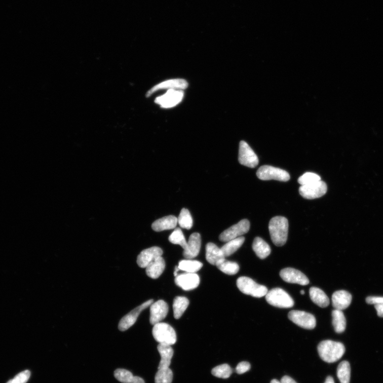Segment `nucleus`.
Wrapping results in <instances>:
<instances>
[{"label":"nucleus","instance_id":"nucleus-7","mask_svg":"<svg viewBox=\"0 0 383 383\" xmlns=\"http://www.w3.org/2000/svg\"><path fill=\"white\" fill-rule=\"evenodd\" d=\"M250 227L249 221L248 219H243L237 224L223 231L219 236V240L222 242H227L238 238L247 233Z\"/></svg>","mask_w":383,"mask_h":383},{"label":"nucleus","instance_id":"nucleus-25","mask_svg":"<svg viewBox=\"0 0 383 383\" xmlns=\"http://www.w3.org/2000/svg\"><path fill=\"white\" fill-rule=\"evenodd\" d=\"M310 294L312 301L319 307L326 308L329 305V298L321 289L312 287L310 289Z\"/></svg>","mask_w":383,"mask_h":383},{"label":"nucleus","instance_id":"nucleus-23","mask_svg":"<svg viewBox=\"0 0 383 383\" xmlns=\"http://www.w3.org/2000/svg\"><path fill=\"white\" fill-rule=\"evenodd\" d=\"M178 223L177 218L172 215L164 217L156 220L152 225V229L156 232L175 229Z\"/></svg>","mask_w":383,"mask_h":383},{"label":"nucleus","instance_id":"nucleus-14","mask_svg":"<svg viewBox=\"0 0 383 383\" xmlns=\"http://www.w3.org/2000/svg\"><path fill=\"white\" fill-rule=\"evenodd\" d=\"M176 284L185 291L193 290L200 284L198 275L196 273H184L177 275L175 280Z\"/></svg>","mask_w":383,"mask_h":383},{"label":"nucleus","instance_id":"nucleus-31","mask_svg":"<svg viewBox=\"0 0 383 383\" xmlns=\"http://www.w3.org/2000/svg\"><path fill=\"white\" fill-rule=\"evenodd\" d=\"M216 266L220 271L229 275H236L240 270L238 263L227 261L225 259L218 263Z\"/></svg>","mask_w":383,"mask_h":383},{"label":"nucleus","instance_id":"nucleus-18","mask_svg":"<svg viewBox=\"0 0 383 383\" xmlns=\"http://www.w3.org/2000/svg\"><path fill=\"white\" fill-rule=\"evenodd\" d=\"M200 234L194 233L190 236L186 248L184 250L183 255L187 259H192L198 256L201 249Z\"/></svg>","mask_w":383,"mask_h":383},{"label":"nucleus","instance_id":"nucleus-43","mask_svg":"<svg viewBox=\"0 0 383 383\" xmlns=\"http://www.w3.org/2000/svg\"><path fill=\"white\" fill-rule=\"evenodd\" d=\"M133 383H145V381L142 378L135 376Z\"/></svg>","mask_w":383,"mask_h":383},{"label":"nucleus","instance_id":"nucleus-29","mask_svg":"<svg viewBox=\"0 0 383 383\" xmlns=\"http://www.w3.org/2000/svg\"><path fill=\"white\" fill-rule=\"evenodd\" d=\"M202 266L203 264L199 261L187 259L180 261L178 267L180 271L188 273H196L201 269Z\"/></svg>","mask_w":383,"mask_h":383},{"label":"nucleus","instance_id":"nucleus-3","mask_svg":"<svg viewBox=\"0 0 383 383\" xmlns=\"http://www.w3.org/2000/svg\"><path fill=\"white\" fill-rule=\"evenodd\" d=\"M152 334L159 344L172 346L176 343L177 335L174 329L165 323H159L154 325Z\"/></svg>","mask_w":383,"mask_h":383},{"label":"nucleus","instance_id":"nucleus-42","mask_svg":"<svg viewBox=\"0 0 383 383\" xmlns=\"http://www.w3.org/2000/svg\"><path fill=\"white\" fill-rule=\"evenodd\" d=\"M281 383H297L293 378L288 376H284L281 380Z\"/></svg>","mask_w":383,"mask_h":383},{"label":"nucleus","instance_id":"nucleus-36","mask_svg":"<svg viewBox=\"0 0 383 383\" xmlns=\"http://www.w3.org/2000/svg\"><path fill=\"white\" fill-rule=\"evenodd\" d=\"M115 378L123 383H133L135 376L129 370L117 369L114 371Z\"/></svg>","mask_w":383,"mask_h":383},{"label":"nucleus","instance_id":"nucleus-9","mask_svg":"<svg viewBox=\"0 0 383 383\" xmlns=\"http://www.w3.org/2000/svg\"><path fill=\"white\" fill-rule=\"evenodd\" d=\"M300 195L304 199L313 200L324 196L327 191V186L323 181L301 185L299 189Z\"/></svg>","mask_w":383,"mask_h":383},{"label":"nucleus","instance_id":"nucleus-30","mask_svg":"<svg viewBox=\"0 0 383 383\" xmlns=\"http://www.w3.org/2000/svg\"><path fill=\"white\" fill-rule=\"evenodd\" d=\"M337 376L340 383H350L351 367L348 361H343L338 365Z\"/></svg>","mask_w":383,"mask_h":383},{"label":"nucleus","instance_id":"nucleus-1","mask_svg":"<svg viewBox=\"0 0 383 383\" xmlns=\"http://www.w3.org/2000/svg\"><path fill=\"white\" fill-rule=\"evenodd\" d=\"M319 356L327 363H333L342 357L346 352L344 345L332 340H325L319 344Z\"/></svg>","mask_w":383,"mask_h":383},{"label":"nucleus","instance_id":"nucleus-38","mask_svg":"<svg viewBox=\"0 0 383 383\" xmlns=\"http://www.w3.org/2000/svg\"><path fill=\"white\" fill-rule=\"evenodd\" d=\"M30 376V372L24 370L20 372L14 378L10 380L7 383H26Z\"/></svg>","mask_w":383,"mask_h":383},{"label":"nucleus","instance_id":"nucleus-45","mask_svg":"<svg viewBox=\"0 0 383 383\" xmlns=\"http://www.w3.org/2000/svg\"><path fill=\"white\" fill-rule=\"evenodd\" d=\"M175 272H174V276L175 277H176L177 276V272L180 271L179 268L178 267H176L175 269Z\"/></svg>","mask_w":383,"mask_h":383},{"label":"nucleus","instance_id":"nucleus-19","mask_svg":"<svg viewBox=\"0 0 383 383\" xmlns=\"http://www.w3.org/2000/svg\"><path fill=\"white\" fill-rule=\"evenodd\" d=\"M352 299V295L349 292L344 290L337 291L332 295V304L335 310L342 311L349 307Z\"/></svg>","mask_w":383,"mask_h":383},{"label":"nucleus","instance_id":"nucleus-37","mask_svg":"<svg viewBox=\"0 0 383 383\" xmlns=\"http://www.w3.org/2000/svg\"><path fill=\"white\" fill-rule=\"evenodd\" d=\"M320 180H321V177L318 175L314 173L307 172L300 177L297 181L300 185H306Z\"/></svg>","mask_w":383,"mask_h":383},{"label":"nucleus","instance_id":"nucleus-21","mask_svg":"<svg viewBox=\"0 0 383 383\" xmlns=\"http://www.w3.org/2000/svg\"><path fill=\"white\" fill-rule=\"evenodd\" d=\"M206 249V259L211 264L216 265L218 263L225 259L221 249L218 248L214 243H208Z\"/></svg>","mask_w":383,"mask_h":383},{"label":"nucleus","instance_id":"nucleus-32","mask_svg":"<svg viewBox=\"0 0 383 383\" xmlns=\"http://www.w3.org/2000/svg\"><path fill=\"white\" fill-rule=\"evenodd\" d=\"M177 220L180 227L190 229L193 226V217H192L189 210L185 208L181 210Z\"/></svg>","mask_w":383,"mask_h":383},{"label":"nucleus","instance_id":"nucleus-40","mask_svg":"<svg viewBox=\"0 0 383 383\" xmlns=\"http://www.w3.org/2000/svg\"><path fill=\"white\" fill-rule=\"evenodd\" d=\"M366 302L370 304H383L382 296H371L366 298Z\"/></svg>","mask_w":383,"mask_h":383},{"label":"nucleus","instance_id":"nucleus-5","mask_svg":"<svg viewBox=\"0 0 383 383\" xmlns=\"http://www.w3.org/2000/svg\"><path fill=\"white\" fill-rule=\"evenodd\" d=\"M265 300L271 305L280 308H290L294 304L292 297L281 288H275L265 295Z\"/></svg>","mask_w":383,"mask_h":383},{"label":"nucleus","instance_id":"nucleus-46","mask_svg":"<svg viewBox=\"0 0 383 383\" xmlns=\"http://www.w3.org/2000/svg\"><path fill=\"white\" fill-rule=\"evenodd\" d=\"M271 383H281V381H279L278 380H277V379H273V380H272L271 381Z\"/></svg>","mask_w":383,"mask_h":383},{"label":"nucleus","instance_id":"nucleus-22","mask_svg":"<svg viewBox=\"0 0 383 383\" xmlns=\"http://www.w3.org/2000/svg\"><path fill=\"white\" fill-rule=\"evenodd\" d=\"M165 267L164 259L162 256L159 257L147 266L146 273L149 278L157 279L163 273Z\"/></svg>","mask_w":383,"mask_h":383},{"label":"nucleus","instance_id":"nucleus-15","mask_svg":"<svg viewBox=\"0 0 383 383\" xmlns=\"http://www.w3.org/2000/svg\"><path fill=\"white\" fill-rule=\"evenodd\" d=\"M187 87L188 83L184 79L169 80L155 85L154 87L147 92L146 97H150L152 94L159 90L167 89L183 90L187 89Z\"/></svg>","mask_w":383,"mask_h":383},{"label":"nucleus","instance_id":"nucleus-34","mask_svg":"<svg viewBox=\"0 0 383 383\" xmlns=\"http://www.w3.org/2000/svg\"><path fill=\"white\" fill-rule=\"evenodd\" d=\"M169 241L173 244L179 245L184 250L187 246L184 234L179 228H175L174 232L170 234L169 237Z\"/></svg>","mask_w":383,"mask_h":383},{"label":"nucleus","instance_id":"nucleus-10","mask_svg":"<svg viewBox=\"0 0 383 383\" xmlns=\"http://www.w3.org/2000/svg\"><path fill=\"white\" fill-rule=\"evenodd\" d=\"M239 162L240 164L254 168L259 164V159L249 145L241 141L239 145Z\"/></svg>","mask_w":383,"mask_h":383},{"label":"nucleus","instance_id":"nucleus-44","mask_svg":"<svg viewBox=\"0 0 383 383\" xmlns=\"http://www.w3.org/2000/svg\"><path fill=\"white\" fill-rule=\"evenodd\" d=\"M325 383H335V382L332 377L328 376L326 379V381Z\"/></svg>","mask_w":383,"mask_h":383},{"label":"nucleus","instance_id":"nucleus-24","mask_svg":"<svg viewBox=\"0 0 383 383\" xmlns=\"http://www.w3.org/2000/svg\"><path fill=\"white\" fill-rule=\"evenodd\" d=\"M252 249L257 256L264 259L269 256L271 249L267 243L260 238H255L252 244Z\"/></svg>","mask_w":383,"mask_h":383},{"label":"nucleus","instance_id":"nucleus-41","mask_svg":"<svg viewBox=\"0 0 383 383\" xmlns=\"http://www.w3.org/2000/svg\"><path fill=\"white\" fill-rule=\"evenodd\" d=\"M375 308L377 311V315L380 317H383V304H376Z\"/></svg>","mask_w":383,"mask_h":383},{"label":"nucleus","instance_id":"nucleus-4","mask_svg":"<svg viewBox=\"0 0 383 383\" xmlns=\"http://www.w3.org/2000/svg\"><path fill=\"white\" fill-rule=\"evenodd\" d=\"M237 285L238 289L243 293L255 297L265 296L269 292L268 289L265 286L258 284L248 277H240L237 280Z\"/></svg>","mask_w":383,"mask_h":383},{"label":"nucleus","instance_id":"nucleus-33","mask_svg":"<svg viewBox=\"0 0 383 383\" xmlns=\"http://www.w3.org/2000/svg\"><path fill=\"white\" fill-rule=\"evenodd\" d=\"M173 371L169 368L159 369L155 376V383H172Z\"/></svg>","mask_w":383,"mask_h":383},{"label":"nucleus","instance_id":"nucleus-2","mask_svg":"<svg viewBox=\"0 0 383 383\" xmlns=\"http://www.w3.org/2000/svg\"><path fill=\"white\" fill-rule=\"evenodd\" d=\"M269 231L271 239L275 246H283L288 237V220L282 216L273 218L269 223Z\"/></svg>","mask_w":383,"mask_h":383},{"label":"nucleus","instance_id":"nucleus-13","mask_svg":"<svg viewBox=\"0 0 383 383\" xmlns=\"http://www.w3.org/2000/svg\"><path fill=\"white\" fill-rule=\"evenodd\" d=\"M282 280L289 283L297 284L305 286L310 284V280L301 272L292 268H286L280 272Z\"/></svg>","mask_w":383,"mask_h":383},{"label":"nucleus","instance_id":"nucleus-20","mask_svg":"<svg viewBox=\"0 0 383 383\" xmlns=\"http://www.w3.org/2000/svg\"><path fill=\"white\" fill-rule=\"evenodd\" d=\"M158 350L161 356V360L158 366L159 369L168 368L171 364V360L174 355V350L171 346L159 344Z\"/></svg>","mask_w":383,"mask_h":383},{"label":"nucleus","instance_id":"nucleus-11","mask_svg":"<svg viewBox=\"0 0 383 383\" xmlns=\"http://www.w3.org/2000/svg\"><path fill=\"white\" fill-rule=\"evenodd\" d=\"M290 321L303 328L313 329L316 326L315 316L310 313L300 311H292L289 313Z\"/></svg>","mask_w":383,"mask_h":383},{"label":"nucleus","instance_id":"nucleus-16","mask_svg":"<svg viewBox=\"0 0 383 383\" xmlns=\"http://www.w3.org/2000/svg\"><path fill=\"white\" fill-rule=\"evenodd\" d=\"M169 311L168 304L164 300H159L150 305V322L155 325L161 323L166 317Z\"/></svg>","mask_w":383,"mask_h":383},{"label":"nucleus","instance_id":"nucleus-6","mask_svg":"<svg viewBox=\"0 0 383 383\" xmlns=\"http://www.w3.org/2000/svg\"><path fill=\"white\" fill-rule=\"evenodd\" d=\"M257 176L262 180H276L287 182L290 179V174L285 170L268 165L260 167L257 172Z\"/></svg>","mask_w":383,"mask_h":383},{"label":"nucleus","instance_id":"nucleus-17","mask_svg":"<svg viewBox=\"0 0 383 383\" xmlns=\"http://www.w3.org/2000/svg\"><path fill=\"white\" fill-rule=\"evenodd\" d=\"M163 254V250L157 247L145 249L138 255L137 263L140 267L145 269L149 264L161 257Z\"/></svg>","mask_w":383,"mask_h":383},{"label":"nucleus","instance_id":"nucleus-35","mask_svg":"<svg viewBox=\"0 0 383 383\" xmlns=\"http://www.w3.org/2000/svg\"><path fill=\"white\" fill-rule=\"evenodd\" d=\"M233 372V370L228 364L219 365L212 370L211 373L215 377L226 379L229 378Z\"/></svg>","mask_w":383,"mask_h":383},{"label":"nucleus","instance_id":"nucleus-12","mask_svg":"<svg viewBox=\"0 0 383 383\" xmlns=\"http://www.w3.org/2000/svg\"><path fill=\"white\" fill-rule=\"evenodd\" d=\"M154 302V300H149L135 308L134 310L124 316L119 325V329L122 332L126 331V330L131 328L136 322L137 319L143 311L150 306Z\"/></svg>","mask_w":383,"mask_h":383},{"label":"nucleus","instance_id":"nucleus-39","mask_svg":"<svg viewBox=\"0 0 383 383\" xmlns=\"http://www.w3.org/2000/svg\"><path fill=\"white\" fill-rule=\"evenodd\" d=\"M250 368L251 365L248 363V362L243 361L241 362V363L238 365L236 369V371L238 374L241 375L245 373V372L248 371L250 369Z\"/></svg>","mask_w":383,"mask_h":383},{"label":"nucleus","instance_id":"nucleus-47","mask_svg":"<svg viewBox=\"0 0 383 383\" xmlns=\"http://www.w3.org/2000/svg\"><path fill=\"white\" fill-rule=\"evenodd\" d=\"M300 293H301V295H304L305 294L304 291V290H301L300 291Z\"/></svg>","mask_w":383,"mask_h":383},{"label":"nucleus","instance_id":"nucleus-26","mask_svg":"<svg viewBox=\"0 0 383 383\" xmlns=\"http://www.w3.org/2000/svg\"><path fill=\"white\" fill-rule=\"evenodd\" d=\"M244 241L245 238L241 237L227 242L224 246L220 248L224 257H229L235 253L241 247Z\"/></svg>","mask_w":383,"mask_h":383},{"label":"nucleus","instance_id":"nucleus-8","mask_svg":"<svg viewBox=\"0 0 383 383\" xmlns=\"http://www.w3.org/2000/svg\"><path fill=\"white\" fill-rule=\"evenodd\" d=\"M184 95L183 90H168L165 94L157 97L155 103L161 105L163 108H171L182 102Z\"/></svg>","mask_w":383,"mask_h":383},{"label":"nucleus","instance_id":"nucleus-27","mask_svg":"<svg viewBox=\"0 0 383 383\" xmlns=\"http://www.w3.org/2000/svg\"><path fill=\"white\" fill-rule=\"evenodd\" d=\"M332 324L335 331L337 333H342L345 331L347 325L346 319L341 311L335 310L332 312Z\"/></svg>","mask_w":383,"mask_h":383},{"label":"nucleus","instance_id":"nucleus-28","mask_svg":"<svg viewBox=\"0 0 383 383\" xmlns=\"http://www.w3.org/2000/svg\"><path fill=\"white\" fill-rule=\"evenodd\" d=\"M187 298L183 296H177L173 302L174 316L176 319L182 316L189 305Z\"/></svg>","mask_w":383,"mask_h":383}]
</instances>
